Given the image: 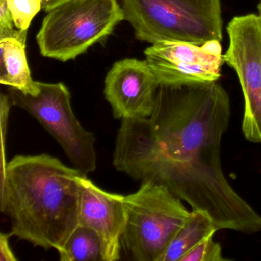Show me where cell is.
Segmentation results:
<instances>
[{
	"instance_id": "obj_16",
	"label": "cell",
	"mask_w": 261,
	"mask_h": 261,
	"mask_svg": "<svg viewBox=\"0 0 261 261\" xmlns=\"http://www.w3.org/2000/svg\"><path fill=\"white\" fill-rule=\"evenodd\" d=\"M10 233L0 234V261L17 260L10 244Z\"/></svg>"
},
{
	"instance_id": "obj_17",
	"label": "cell",
	"mask_w": 261,
	"mask_h": 261,
	"mask_svg": "<svg viewBox=\"0 0 261 261\" xmlns=\"http://www.w3.org/2000/svg\"><path fill=\"white\" fill-rule=\"evenodd\" d=\"M68 0H44L43 8L42 10H45L46 13L49 12L53 9L56 8L58 6L63 3L67 2Z\"/></svg>"
},
{
	"instance_id": "obj_1",
	"label": "cell",
	"mask_w": 261,
	"mask_h": 261,
	"mask_svg": "<svg viewBox=\"0 0 261 261\" xmlns=\"http://www.w3.org/2000/svg\"><path fill=\"white\" fill-rule=\"evenodd\" d=\"M230 118V98L218 81L160 85L150 117L121 120L113 165L133 179L164 185L192 210L208 212L219 230L258 233L261 215L221 167Z\"/></svg>"
},
{
	"instance_id": "obj_8",
	"label": "cell",
	"mask_w": 261,
	"mask_h": 261,
	"mask_svg": "<svg viewBox=\"0 0 261 261\" xmlns=\"http://www.w3.org/2000/svg\"><path fill=\"white\" fill-rule=\"evenodd\" d=\"M144 55L159 86L216 82L224 62L221 42L215 40L202 45L160 41Z\"/></svg>"
},
{
	"instance_id": "obj_15",
	"label": "cell",
	"mask_w": 261,
	"mask_h": 261,
	"mask_svg": "<svg viewBox=\"0 0 261 261\" xmlns=\"http://www.w3.org/2000/svg\"><path fill=\"white\" fill-rule=\"evenodd\" d=\"M213 236L211 235L198 243L181 258V261L229 260L223 256L221 244L214 241Z\"/></svg>"
},
{
	"instance_id": "obj_9",
	"label": "cell",
	"mask_w": 261,
	"mask_h": 261,
	"mask_svg": "<svg viewBox=\"0 0 261 261\" xmlns=\"http://www.w3.org/2000/svg\"><path fill=\"white\" fill-rule=\"evenodd\" d=\"M158 88L146 60L124 59L107 74L103 93L114 118H147L153 112Z\"/></svg>"
},
{
	"instance_id": "obj_10",
	"label": "cell",
	"mask_w": 261,
	"mask_h": 261,
	"mask_svg": "<svg viewBox=\"0 0 261 261\" xmlns=\"http://www.w3.org/2000/svg\"><path fill=\"white\" fill-rule=\"evenodd\" d=\"M80 183L79 224L93 229L98 235L102 261L120 260L126 223L124 195L100 189L87 175L81 176Z\"/></svg>"
},
{
	"instance_id": "obj_12",
	"label": "cell",
	"mask_w": 261,
	"mask_h": 261,
	"mask_svg": "<svg viewBox=\"0 0 261 261\" xmlns=\"http://www.w3.org/2000/svg\"><path fill=\"white\" fill-rule=\"evenodd\" d=\"M218 230H219L208 212L201 209L192 210L172 238L160 261H181L189 250L204 238L215 234Z\"/></svg>"
},
{
	"instance_id": "obj_14",
	"label": "cell",
	"mask_w": 261,
	"mask_h": 261,
	"mask_svg": "<svg viewBox=\"0 0 261 261\" xmlns=\"http://www.w3.org/2000/svg\"><path fill=\"white\" fill-rule=\"evenodd\" d=\"M43 4L44 0H8L15 27L19 30H28L35 16L43 8Z\"/></svg>"
},
{
	"instance_id": "obj_13",
	"label": "cell",
	"mask_w": 261,
	"mask_h": 261,
	"mask_svg": "<svg viewBox=\"0 0 261 261\" xmlns=\"http://www.w3.org/2000/svg\"><path fill=\"white\" fill-rule=\"evenodd\" d=\"M58 253L61 261L102 260L101 242L93 229L79 224Z\"/></svg>"
},
{
	"instance_id": "obj_11",
	"label": "cell",
	"mask_w": 261,
	"mask_h": 261,
	"mask_svg": "<svg viewBox=\"0 0 261 261\" xmlns=\"http://www.w3.org/2000/svg\"><path fill=\"white\" fill-rule=\"evenodd\" d=\"M25 46L27 36L0 38V83L35 96L39 92V88L32 77Z\"/></svg>"
},
{
	"instance_id": "obj_7",
	"label": "cell",
	"mask_w": 261,
	"mask_h": 261,
	"mask_svg": "<svg viewBox=\"0 0 261 261\" xmlns=\"http://www.w3.org/2000/svg\"><path fill=\"white\" fill-rule=\"evenodd\" d=\"M229 46L224 62L234 69L244 94L242 130L252 143H261V16H236L227 27Z\"/></svg>"
},
{
	"instance_id": "obj_3",
	"label": "cell",
	"mask_w": 261,
	"mask_h": 261,
	"mask_svg": "<svg viewBox=\"0 0 261 261\" xmlns=\"http://www.w3.org/2000/svg\"><path fill=\"white\" fill-rule=\"evenodd\" d=\"M121 7L138 40L198 45L222 40L221 0H122Z\"/></svg>"
},
{
	"instance_id": "obj_5",
	"label": "cell",
	"mask_w": 261,
	"mask_h": 261,
	"mask_svg": "<svg viewBox=\"0 0 261 261\" xmlns=\"http://www.w3.org/2000/svg\"><path fill=\"white\" fill-rule=\"evenodd\" d=\"M126 223L122 247L137 261H160L189 212L164 185L141 182L124 198Z\"/></svg>"
},
{
	"instance_id": "obj_6",
	"label": "cell",
	"mask_w": 261,
	"mask_h": 261,
	"mask_svg": "<svg viewBox=\"0 0 261 261\" xmlns=\"http://www.w3.org/2000/svg\"><path fill=\"white\" fill-rule=\"evenodd\" d=\"M36 95L10 88L12 105L25 110L59 143L74 168L84 175L97 169L96 138L81 124L72 110L71 93L62 83L37 82Z\"/></svg>"
},
{
	"instance_id": "obj_2",
	"label": "cell",
	"mask_w": 261,
	"mask_h": 261,
	"mask_svg": "<svg viewBox=\"0 0 261 261\" xmlns=\"http://www.w3.org/2000/svg\"><path fill=\"white\" fill-rule=\"evenodd\" d=\"M83 174L42 153L16 155L1 176V212L10 234L34 247L59 251L79 226Z\"/></svg>"
},
{
	"instance_id": "obj_4",
	"label": "cell",
	"mask_w": 261,
	"mask_h": 261,
	"mask_svg": "<svg viewBox=\"0 0 261 261\" xmlns=\"http://www.w3.org/2000/svg\"><path fill=\"white\" fill-rule=\"evenodd\" d=\"M117 0H68L48 12L36 36L44 57L67 62L105 40L121 21Z\"/></svg>"
},
{
	"instance_id": "obj_18",
	"label": "cell",
	"mask_w": 261,
	"mask_h": 261,
	"mask_svg": "<svg viewBox=\"0 0 261 261\" xmlns=\"http://www.w3.org/2000/svg\"><path fill=\"white\" fill-rule=\"evenodd\" d=\"M258 10H259V15L261 16V2L259 3V5H258Z\"/></svg>"
}]
</instances>
